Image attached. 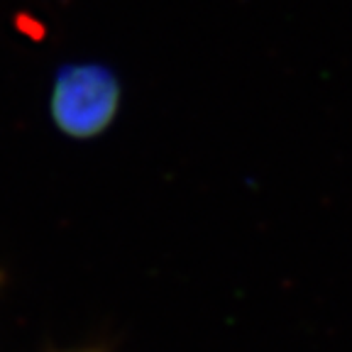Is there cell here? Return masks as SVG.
<instances>
[{
    "label": "cell",
    "mask_w": 352,
    "mask_h": 352,
    "mask_svg": "<svg viewBox=\"0 0 352 352\" xmlns=\"http://www.w3.org/2000/svg\"><path fill=\"white\" fill-rule=\"evenodd\" d=\"M61 352H103L98 347H81V350H61Z\"/></svg>",
    "instance_id": "obj_2"
},
{
    "label": "cell",
    "mask_w": 352,
    "mask_h": 352,
    "mask_svg": "<svg viewBox=\"0 0 352 352\" xmlns=\"http://www.w3.org/2000/svg\"><path fill=\"white\" fill-rule=\"evenodd\" d=\"M0 286H3V272H0Z\"/></svg>",
    "instance_id": "obj_3"
},
{
    "label": "cell",
    "mask_w": 352,
    "mask_h": 352,
    "mask_svg": "<svg viewBox=\"0 0 352 352\" xmlns=\"http://www.w3.org/2000/svg\"><path fill=\"white\" fill-rule=\"evenodd\" d=\"M122 83L100 61H72L54 74L50 88V120L69 140H96L116 122Z\"/></svg>",
    "instance_id": "obj_1"
}]
</instances>
